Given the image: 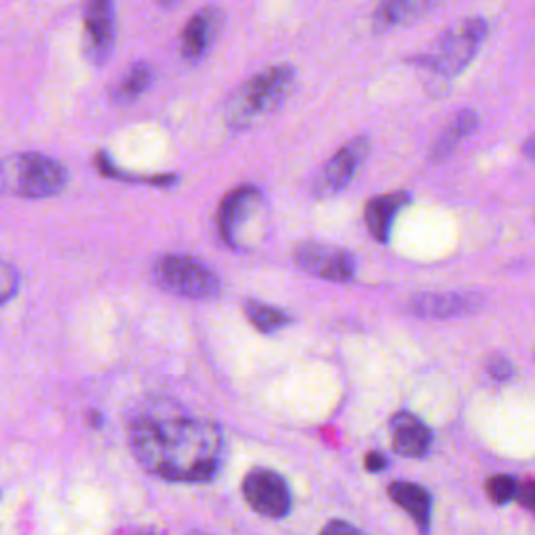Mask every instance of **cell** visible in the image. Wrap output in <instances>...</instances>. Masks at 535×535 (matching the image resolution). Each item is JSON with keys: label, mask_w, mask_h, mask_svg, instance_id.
<instances>
[{"label": "cell", "mask_w": 535, "mask_h": 535, "mask_svg": "<svg viewBox=\"0 0 535 535\" xmlns=\"http://www.w3.org/2000/svg\"><path fill=\"white\" fill-rule=\"evenodd\" d=\"M130 446L147 471L170 481L212 479L224 458L218 425L170 404H153L132 418Z\"/></svg>", "instance_id": "cell-1"}, {"label": "cell", "mask_w": 535, "mask_h": 535, "mask_svg": "<svg viewBox=\"0 0 535 535\" xmlns=\"http://www.w3.org/2000/svg\"><path fill=\"white\" fill-rule=\"evenodd\" d=\"M297 72L293 65H272L247 80L226 105V122L230 128L245 130L262 115L274 111L293 92Z\"/></svg>", "instance_id": "cell-2"}, {"label": "cell", "mask_w": 535, "mask_h": 535, "mask_svg": "<svg viewBox=\"0 0 535 535\" xmlns=\"http://www.w3.org/2000/svg\"><path fill=\"white\" fill-rule=\"evenodd\" d=\"M0 184L17 197L44 199L59 195L67 184V170L40 153H19L3 161Z\"/></svg>", "instance_id": "cell-3"}, {"label": "cell", "mask_w": 535, "mask_h": 535, "mask_svg": "<svg viewBox=\"0 0 535 535\" xmlns=\"http://www.w3.org/2000/svg\"><path fill=\"white\" fill-rule=\"evenodd\" d=\"M487 38V21L483 17H471L448 28L439 36L431 55L416 57V65L425 67L441 78H454L467 67Z\"/></svg>", "instance_id": "cell-4"}, {"label": "cell", "mask_w": 535, "mask_h": 535, "mask_svg": "<svg viewBox=\"0 0 535 535\" xmlns=\"http://www.w3.org/2000/svg\"><path fill=\"white\" fill-rule=\"evenodd\" d=\"M157 283L182 297L205 299L218 293V276L201 262L186 255H166L155 264Z\"/></svg>", "instance_id": "cell-5"}, {"label": "cell", "mask_w": 535, "mask_h": 535, "mask_svg": "<svg viewBox=\"0 0 535 535\" xmlns=\"http://www.w3.org/2000/svg\"><path fill=\"white\" fill-rule=\"evenodd\" d=\"M243 494L249 506L264 517L281 519L291 510V492L287 481L266 469L251 471L243 481Z\"/></svg>", "instance_id": "cell-6"}, {"label": "cell", "mask_w": 535, "mask_h": 535, "mask_svg": "<svg viewBox=\"0 0 535 535\" xmlns=\"http://www.w3.org/2000/svg\"><path fill=\"white\" fill-rule=\"evenodd\" d=\"M260 191L255 186H239L232 193H228L220 205L218 212V226L222 239L232 245H243V232L253 222V218L260 212Z\"/></svg>", "instance_id": "cell-7"}, {"label": "cell", "mask_w": 535, "mask_h": 535, "mask_svg": "<svg viewBox=\"0 0 535 535\" xmlns=\"http://www.w3.org/2000/svg\"><path fill=\"white\" fill-rule=\"evenodd\" d=\"M295 260L301 270L333 283L350 281L356 272L354 255L333 245L306 243L297 249Z\"/></svg>", "instance_id": "cell-8"}, {"label": "cell", "mask_w": 535, "mask_h": 535, "mask_svg": "<svg viewBox=\"0 0 535 535\" xmlns=\"http://www.w3.org/2000/svg\"><path fill=\"white\" fill-rule=\"evenodd\" d=\"M370 153V141L366 136H358L354 138L352 143H347L345 147H341L327 166H324L322 174L316 180V191L322 197H329L335 195L339 191H343L347 184L354 180V176L358 174L360 166L364 164V159Z\"/></svg>", "instance_id": "cell-9"}, {"label": "cell", "mask_w": 535, "mask_h": 535, "mask_svg": "<svg viewBox=\"0 0 535 535\" xmlns=\"http://www.w3.org/2000/svg\"><path fill=\"white\" fill-rule=\"evenodd\" d=\"M115 44L113 0H90L84 26V53L90 63L103 65Z\"/></svg>", "instance_id": "cell-10"}, {"label": "cell", "mask_w": 535, "mask_h": 535, "mask_svg": "<svg viewBox=\"0 0 535 535\" xmlns=\"http://www.w3.org/2000/svg\"><path fill=\"white\" fill-rule=\"evenodd\" d=\"M222 26V11L218 7H203L197 11L180 38V53L186 61L197 63L201 61L207 51L212 49V44L220 32Z\"/></svg>", "instance_id": "cell-11"}, {"label": "cell", "mask_w": 535, "mask_h": 535, "mask_svg": "<svg viewBox=\"0 0 535 535\" xmlns=\"http://www.w3.org/2000/svg\"><path fill=\"white\" fill-rule=\"evenodd\" d=\"M483 306L477 293H423L410 301V310L421 318H452L467 316Z\"/></svg>", "instance_id": "cell-12"}, {"label": "cell", "mask_w": 535, "mask_h": 535, "mask_svg": "<svg viewBox=\"0 0 535 535\" xmlns=\"http://www.w3.org/2000/svg\"><path fill=\"white\" fill-rule=\"evenodd\" d=\"M441 0H379L372 11V30L377 34L393 28L408 26V23L431 13Z\"/></svg>", "instance_id": "cell-13"}, {"label": "cell", "mask_w": 535, "mask_h": 535, "mask_svg": "<svg viewBox=\"0 0 535 535\" xmlns=\"http://www.w3.org/2000/svg\"><path fill=\"white\" fill-rule=\"evenodd\" d=\"M391 431H393V450L402 456L421 458L431 448L429 427L412 414L404 412L395 416Z\"/></svg>", "instance_id": "cell-14"}, {"label": "cell", "mask_w": 535, "mask_h": 535, "mask_svg": "<svg viewBox=\"0 0 535 535\" xmlns=\"http://www.w3.org/2000/svg\"><path fill=\"white\" fill-rule=\"evenodd\" d=\"M408 203H410L408 193H391V195H381L377 199H372L366 205V212H364V220H366L368 230L372 232V237L385 243L389 239L395 216H398L400 209H404Z\"/></svg>", "instance_id": "cell-15"}, {"label": "cell", "mask_w": 535, "mask_h": 535, "mask_svg": "<svg viewBox=\"0 0 535 535\" xmlns=\"http://www.w3.org/2000/svg\"><path fill=\"white\" fill-rule=\"evenodd\" d=\"M391 500L404 508L406 513L414 519V523L421 527L423 531H429L431 523V496L425 487L416 483H402L395 481L389 487Z\"/></svg>", "instance_id": "cell-16"}, {"label": "cell", "mask_w": 535, "mask_h": 535, "mask_svg": "<svg viewBox=\"0 0 535 535\" xmlns=\"http://www.w3.org/2000/svg\"><path fill=\"white\" fill-rule=\"evenodd\" d=\"M477 126V113L473 109H462L454 115V120L441 132L431 149V159H446Z\"/></svg>", "instance_id": "cell-17"}, {"label": "cell", "mask_w": 535, "mask_h": 535, "mask_svg": "<svg viewBox=\"0 0 535 535\" xmlns=\"http://www.w3.org/2000/svg\"><path fill=\"white\" fill-rule=\"evenodd\" d=\"M153 76H155L153 67L149 63H145V61L134 63L128 69V74L120 80L118 88H115V92H113L115 101H118V103H130V101L138 99L153 84Z\"/></svg>", "instance_id": "cell-18"}, {"label": "cell", "mask_w": 535, "mask_h": 535, "mask_svg": "<svg viewBox=\"0 0 535 535\" xmlns=\"http://www.w3.org/2000/svg\"><path fill=\"white\" fill-rule=\"evenodd\" d=\"M247 316L262 333H274L291 322V318L285 312L260 304V301H251V304H247Z\"/></svg>", "instance_id": "cell-19"}, {"label": "cell", "mask_w": 535, "mask_h": 535, "mask_svg": "<svg viewBox=\"0 0 535 535\" xmlns=\"http://www.w3.org/2000/svg\"><path fill=\"white\" fill-rule=\"evenodd\" d=\"M519 483L508 475H496L487 481V496H490L496 504H506L508 500L517 498Z\"/></svg>", "instance_id": "cell-20"}, {"label": "cell", "mask_w": 535, "mask_h": 535, "mask_svg": "<svg viewBox=\"0 0 535 535\" xmlns=\"http://www.w3.org/2000/svg\"><path fill=\"white\" fill-rule=\"evenodd\" d=\"M17 287H19L17 270L7 262H0V306L7 304V301L17 293Z\"/></svg>", "instance_id": "cell-21"}, {"label": "cell", "mask_w": 535, "mask_h": 535, "mask_svg": "<svg viewBox=\"0 0 535 535\" xmlns=\"http://www.w3.org/2000/svg\"><path fill=\"white\" fill-rule=\"evenodd\" d=\"M487 370H490V375L498 381H506L508 377H513V364H510L504 356H494L487 362Z\"/></svg>", "instance_id": "cell-22"}, {"label": "cell", "mask_w": 535, "mask_h": 535, "mask_svg": "<svg viewBox=\"0 0 535 535\" xmlns=\"http://www.w3.org/2000/svg\"><path fill=\"white\" fill-rule=\"evenodd\" d=\"M517 500L523 508L531 510V513H535V481H529L525 485H521L517 490Z\"/></svg>", "instance_id": "cell-23"}, {"label": "cell", "mask_w": 535, "mask_h": 535, "mask_svg": "<svg viewBox=\"0 0 535 535\" xmlns=\"http://www.w3.org/2000/svg\"><path fill=\"white\" fill-rule=\"evenodd\" d=\"M364 464H366V471H370V473H381L387 467V458L383 454H379V452H370L366 456Z\"/></svg>", "instance_id": "cell-24"}, {"label": "cell", "mask_w": 535, "mask_h": 535, "mask_svg": "<svg viewBox=\"0 0 535 535\" xmlns=\"http://www.w3.org/2000/svg\"><path fill=\"white\" fill-rule=\"evenodd\" d=\"M356 533L358 529L354 525H347V523H341V521H335L331 525L324 527V533Z\"/></svg>", "instance_id": "cell-25"}, {"label": "cell", "mask_w": 535, "mask_h": 535, "mask_svg": "<svg viewBox=\"0 0 535 535\" xmlns=\"http://www.w3.org/2000/svg\"><path fill=\"white\" fill-rule=\"evenodd\" d=\"M523 153H525L527 159L535 161V134H533L531 138H527V141H525V145H523Z\"/></svg>", "instance_id": "cell-26"}]
</instances>
